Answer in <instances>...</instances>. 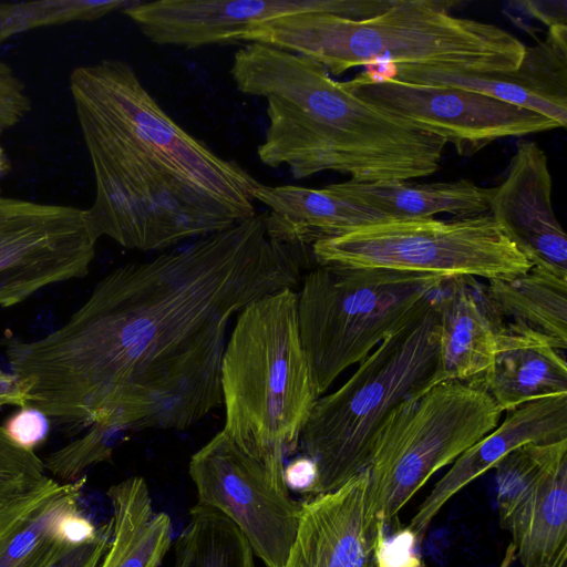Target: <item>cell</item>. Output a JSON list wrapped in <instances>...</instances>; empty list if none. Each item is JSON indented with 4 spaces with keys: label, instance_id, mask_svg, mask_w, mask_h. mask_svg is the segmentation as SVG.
<instances>
[{
    "label": "cell",
    "instance_id": "1",
    "mask_svg": "<svg viewBox=\"0 0 567 567\" xmlns=\"http://www.w3.org/2000/svg\"><path fill=\"white\" fill-rule=\"evenodd\" d=\"M306 248L284 241L269 213L153 259L120 266L58 329L4 352L27 404L68 435L93 424L186 430L223 405L229 320L295 289Z\"/></svg>",
    "mask_w": 567,
    "mask_h": 567
},
{
    "label": "cell",
    "instance_id": "2",
    "mask_svg": "<svg viewBox=\"0 0 567 567\" xmlns=\"http://www.w3.org/2000/svg\"><path fill=\"white\" fill-rule=\"evenodd\" d=\"M69 84L94 176L87 212L100 237L163 250L257 214L261 184L179 126L131 64H82Z\"/></svg>",
    "mask_w": 567,
    "mask_h": 567
},
{
    "label": "cell",
    "instance_id": "3",
    "mask_svg": "<svg viewBox=\"0 0 567 567\" xmlns=\"http://www.w3.org/2000/svg\"><path fill=\"white\" fill-rule=\"evenodd\" d=\"M230 75L239 92L266 100L259 161L296 179L336 172L354 182L408 181L440 167L444 138L360 100L309 58L249 42Z\"/></svg>",
    "mask_w": 567,
    "mask_h": 567
},
{
    "label": "cell",
    "instance_id": "4",
    "mask_svg": "<svg viewBox=\"0 0 567 567\" xmlns=\"http://www.w3.org/2000/svg\"><path fill=\"white\" fill-rule=\"evenodd\" d=\"M445 0H398L364 19L327 13L284 17L245 34L257 42L320 63L331 75L355 66L416 64L471 72L519 66L526 45L504 29L450 13Z\"/></svg>",
    "mask_w": 567,
    "mask_h": 567
},
{
    "label": "cell",
    "instance_id": "5",
    "mask_svg": "<svg viewBox=\"0 0 567 567\" xmlns=\"http://www.w3.org/2000/svg\"><path fill=\"white\" fill-rule=\"evenodd\" d=\"M220 386L223 431L250 455L284 464L318 400L295 289L266 295L238 312L221 359Z\"/></svg>",
    "mask_w": 567,
    "mask_h": 567
},
{
    "label": "cell",
    "instance_id": "6",
    "mask_svg": "<svg viewBox=\"0 0 567 567\" xmlns=\"http://www.w3.org/2000/svg\"><path fill=\"white\" fill-rule=\"evenodd\" d=\"M436 293L362 360L339 389L316 401L300 437L303 455L317 467L310 495L334 491L363 472L392 412L439 383Z\"/></svg>",
    "mask_w": 567,
    "mask_h": 567
},
{
    "label": "cell",
    "instance_id": "7",
    "mask_svg": "<svg viewBox=\"0 0 567 567\" xmlns=\"http://www.w3.org/2000/svg\"><path fill=\"white\" fill-rule=\"evenodd\" d=\"M446 278L381 268L317 266L297 293L301 344L319 398L364 360Z\"/></svg>",
    "mask_w": 567,
    "mask_h": 567
},
{
    "label": "cell",
    "instance_id": "8",
    "mask_svg": "<svg viewBox=\"0 0 567 567\" xmlns=\"http://www.w3.org/2000/svg\"><path fill=\"white\" fill-rule=\"evenodd\" d=\"M502 413L482 380L440 382L405 400L372 446L371 509L386 526L434 473L493 431Z\"/></svg>",
    "mask_w": 567,
    "mask_h": 567
},
{
    "label": "cell",
    "instance_id": "9",
    "mask_svg": "<svg viewBox=\"0 0 567 567\" xmlns=\"http://www.w3.org/2000/svg\"><path fill=\"white\" fill-rule=\"evenodd\" d=\"M318 266L381 268L444 278L507 279L530 262L487 213L441 220L389 219L311 246Z\"/></svg>",
    "mask_w": 567,
    "mask_h": 567
},
{
    "label": "cell",
    "instance_id": "10",
    "mask_svg": "<svg viewBox=\"0 0 567 567\" xmlns=\"http://www.w3.org/2000/svg\"><path fill=\"white\" fill-rule=\"evenodd\" d=\"M284 464L245 452L223 430L189 460L197 504L229 519L266 567H282L297 534L302 503L290 495Z\"/></svg>",
    "mask_w": 567,
    "mask_h": 567
},
{
    "label": "cell",
    "instance_id": "11",
    "mask_svg": "<svg viewBox=\"0 0 567 567\" xmlns=\"http://www.w3.org/2000/svg\"><path fill=\"white\" fill-rule=\"evenodd\" d=\"M343 84L360 100L444 138L462 156L499 138L560 127L534 111L456 86L404 82L370 70Z\"/></svg>",
    "mask_w": 567,
    "mask_h": 567
},
{
    "label": "cell",
    "instance_id": "12",
    "mask_svg": "<svg viewBox=\"0 0 567 567\" xmlns=\"http://www.w3.org/2000/svg\"><path fill=\"white\" fill-rule=\"evenodd\" d=\"M99 238L87 208L0 195V308L86 276Z\"/></svg>",
    "mask_w": 567,
    "mask_h": 567
},
{
    "label": "cell",
    "instance_id": "13",
    "mask_svg": "<svg viewBox=\"0 0 567 567\" xmlns=\"http://www.w3.org/2000/svg\"><path fill=\"white\" fill-rule=\"evenodd\" d=\"M394 0H135L123 10L151 42L198 49L243 42L265 23L302 13L349 19L379 14Z\"/></svg>",
    "mask_w": 567,
    "mask_h": 567
},
{
    "label": "cell",
    "instance_id": "14",
    "mask_svg": "<svg viewBox=\"0 0 567 567\" xmlns=\"http://www.w3.org/2000/svg\"><path fill=\"white\" fill-rule=\"evenodd\" d=\"M400 81L456 86L507 102L567 124V28L549 29L527 47L517 69L471 72L416 64H381L367 69Z\"/></svg>",
    "mask_w": 567,
    "mask_h": 567
},
{
    "label": "cell",
    "instance_id": "15",
    "mask_svg": "<svg viewBox=\"0 0 567 567\" xmlns=\"http://www.w3.org/2000/svg\"><path fill=\"white\" fill-rule=\"evenodd\" d=\"M385 525L369 504V474L302 503L282 567H377Z\"/></svg>",
    "mask_w": 567,
    "mask_h": 567
},
{
    "label": "cell",
    "instance_id": "16",
    "mask_svg": "<svg viewBox=\"0 0 567 567\" xmlns=\"http://www.w3.org/2000/svg\"><path fill=\"white\" fill-rule=\"evenodd\" d=\"M551 189L546 153L535 142H520L505 178L491 188L489 214L532 267L567 277V236Z\"/></svg>",
    "mask_w": 567,
    "mask_h": 567
},
{
    "label": "cell",
    "instance_id": "17",
    "mask_svg": "<svg viewBox=\"0 0 567 567\" xmlns=\"http://www.w3.org/2000/svg\"><path fill=\"white\" fill-rule=\"evenodd\" d=\"M567 440V394L546 396L506 411L505 420L462 453L421 502L406 530L416 543L439 512L461 489L508 453L527 443Z\"/></svg>",
    "mask_w": 567,
    "mask_h": 567
},
{
    "label": "cell",
    "instance_id": "18",
    "mask_svg": "<svg viewBox=\"0 0 567 567\" xmlns=\"http://www.w3.org/2000/svg\"><path fill=\"white\" fill-rule=\"evenodd\" d=\"M471 277L446 278L436 293L439 309V383L475 381L492 365L503 324Z\"/></svg>",
    "mask_w": 567,
    "mask_h": 567
},
{
    "label": "cell",
    "instance_id": "19",
    "mask_svg": "<svg viewBox=\"0 0 567 567\" xmlns=\"http://www.w3.org/2000/svg\"><path fill=\"white\" fill-rule=\"evenodd\" d=\"M85 475L62 483L47 477L0 508V567H35L66 540L69 520L81 513Z\"/></svg>",
    "mask_w": 567,
    "mask_h": 567
},
{
    "label": "cell",
    "instance_id": "20",
    "mask_svg": "<svg viewBox=\"0 0 567 567\" xmlns=\"http://www.w3.org/2000/svg\"><path fill=\"white\" fill-rule=\"evenodd\" d=\"M256 202L268 208L277 235L286 243L310 247L360 227L389 220L383 215L350 202L324 186L260 185Z\"/></svg>",
    "mask_w": 567,
    "mask_h": 567
},
{
    "label": "cell",
    "instance_id": "21",
    "mask_svg": "<svg viewBox=\"0 0 567 567\" xmlns=\"http://www.w3.org/2000/svg\"><path fill=\"white\" fill-rule=\"evenodd\" d=\"M482 383L503 412L533 400L567 394L566 357L539 337L504 327Z\"/></svg>",
    "mask_w": 567,
    "mask_h": 567
},
{
    "label": "cell",
    "instance_id": "22",
    "mask_svg": "<svg viewBox=\"0 0 567 567\" xmlns=\"http://www.w3.org/2000/svg\"><path fill=\"white\" fill-rule=\"evenodd\" d=\"M328 186L341 197L373 209L388 219H425L442 213L463 218L489 213L491 188L466 178L429 184L349 179Z\"/></svg>",
    "mask_w": 567,
    "mask_h": 567
},
{
    "label": "cell",
    "instance_id": "23",
    "mask_svg": "<svg viewBox=\"0 0 567 567\" xmlns=\"http://www.w3.org/2000/svg\"><path fill=\"white\" fill-rule=\"evenodd\" d=\"M484 291L503 327L567 349V277L532 267L512 278L489 280Z\"/></svg>",
    "mask_w": 567,
    "mask_h": 567
},
{
    "label": "cell",
    "instance_id": "24",
    "mask_svg": "<svg viewBox=\"0 0 567 567\" xmlns=\"http://www.w3.org/2000/svg\"><path fill=\"white\" fill-rule=\"evenodd\" d=\"M506 530L523 567H567V456L527 494Z\"/></svg>",
    "mask_w": 567,
    "mask_h": 567
},
{
    "label": "cell",
    "instance_id": "25",
    "mask_svg": "<svg viewBox=\"0 0 567 567\" xmlns=\"http://www.w3.org/2000/svg\"><path fill=\"white\" fill-rule=\"evenodd\" d=\"M112 538L100 567H159L172 544V522L156 513L141 476L112 485Z\"/></svg>",
    "mask_w": 567,
    "mask_h": 567
},
{
    "label": "cell",
    "instance_id": "26",
    "mask_svg": "<svg viewBox=\"0 0 567 567\" xmlns=\"http://www.w3.org/2000/svg\"><path fill=\"white\" fill-rule=\"evenodd\" d=\"M254 553L237 527L217 511L196 504L174 544L173 567H255Z\"/></svg>",
    "mask_w": 567,
    "mask_h": 567
},
{
    "label": "cell",
    "instance_id": "27",
    "mask_svg": "<svg viewBox=\"0 0 567 567\" xmlns=\"http://www.w3.org/2000/svg\"><path fill=\"white\" fill-rule=\"evenodd\" d=\"M566 456L567 440L527 443L508 453L495 465L498 518L504 529L527 494Z\"/></svg>",
    "mask_w": 567,
    "mask_h": 567
},
{
    "label": "cell",
    "instance_id": "28",
    "mask_svg": "<svg viewBox=\"0 0 567 567\" xmlns=\"http://www.w3.org/2000/svg\"><path fill=\"white\" fill-rule=\"evenodd\" d=\"M135 0H42L0 2V45L19 33L75 21L99 20Z\"/></svg>",
    "mask_w": 567,
    "mask_h": 567
},
{
    "label": "cell",
    "instance_id": "29",
    "mask_svg": "<svg viewBox=\"0 0 567 567\" xmlns=\"http://www.w3.org/2000/svg\"><path fill=\"white\" fill-rule=\"evenodd\" d=\"M124 431L93 424L84 434L51 452L44 460V468L62 483L74 482L89 467L111 458Z\"/></svg>",
    "mask_w": 567,
    "mask_h": 567
},
{
    "label": "cell",
    "instance_id": "30",
    "mask_svg": "<svg viewBox=\"0 0 567 567\" xmlns=\"http://www.w3.org/2000/svg\"><path fill=\"white\" fill-rule=\"evenodd\" d=\"M34 451L14 443L0 425V508L24 495L48 476Z\"/></svg>",
    "mask_w": 567,
    "mask_h": 567
},
{
    "label": "cell",
    "instance_id": "31",
    "mask_svg": "<svg viewBox=\"0 0 567 567\" xmlns=\"http://www.w3.org/2000/svg\"><path fill=\"white\" fill-rule=\"evenodd\" d=\"M112 538L111 520L97 527L95 536L83 543H58L35 567H100Z\"/></svg>",
    "mask_w": 567,
    "mask_h": 567
},
{
    "label": "cell",
    "instance_id": "32",
    "mask_svg": "<svg viewBox=\"0 0 567 567\" xmlns=\"http://www.w3.org/2000/svg\"><path fill=\"white\" fill-rule=\"evenodd\" d=\"M31 109L25 84L10 65L0 61V135L19 124Z\"/></svg>",
    "mask_w": 567,
    "mask_h": 567
},
{
    "label": "cell",
    "instance_id": "33",
    "mask_svg": "<svg viewBox=\"0 0 567 567\" xmlns=\"http://www.w3.org/2000/svg\"><path fill=\"white\" fill-rule=\"evenodd\" d=\"M9 437L18 445L34 451L48 436L50 419L39 409L24 405L2 425Z\"/></svg>",
    "mask_w": 567,
    "mask_h": 567
},
{
    "label": "cell",
    "instance_id": "34",
    "mask_svg": "<svg viewBox=\"0 0 567 567\" xmlns=\"http://www.w3.org/2000/svg\"><path fill=\"white\" fill-rule=\"evenodd\" d=\"M284 477L289 489L310 495L317 480L316 464L306 455L299 456L285 466Z\"/></svg>",
    "mask_w": 567,
    "mask_h": 567
},
{
    "label": "cell",
    "instance_id": "35",
    "mask_svg": "<svg viewBox=\"0 0 567 567\" xmlns=\"http://www.w3.org/2000/svg\"><path fill=\"white\" fill-rule=\"evenodd\" d=\"M519 4L532 17L540 20L549 29L567 28V2L561 1H522Z\"/></svg>",
    "mask_w": 567,
    "mask_h": 567
},
{
    "label": "cell",
    "instance_id": "36",
    "mask_svg": "<svg viewBox=\"0 0 567 567\" xmlns=\"http://www.w3.org/2000/svg\"><path fill=\"white\" fill-rule=\"evenodd\" d=\"M16 395L13 378L6 371L0 370V406L10 404Z\"/></svg>",
    "mask_w": 567,
    "mask_h": 567
},
{
    "label": "cell",
    "instance_id": "37",
    "mask_svg": "<svg viewBox=\"0 0 567 567\" xmlns=\"http://www.w3.org/2000/svg\"><path fill=\"white\" fill-rule=\"evenodd\" d=\"M378 559L385 567H425L421 558L412 550L405 553L404 555L391 561H383L382 559L379 558V556Z\"/></svg>",
    "mask_w": 567,
    "mask_h": 567
},
{
    "label": "cell",
    "instance_id": "38",
    "mask_svg": "<svg viewBox=\"0 0 567 567\" xmlns=\"http://www.w3.org/2000/svg\"><path fill=\"white\" fill-rule=\"evenodd\" d=\"M1 136V135H0ZM10 171V161L2 145L0 144V179Z\"/></svg>",
    "mask_w": 567,
    "mask_h": 567
},
{
    "label": "cell",
    "instance_id": "39",
    "mask_svg": "<svg viewBox=\"0 0 567 567\" xmlns=\"http://www.w3.org/2000/svg\"><path fill=\"white\" fill-rule=\"evenodd\" d=\"M377 567H385V566L378 559Z\"/></svg>",
    "mask_w": 567,
    "mask_h": 567
}]
</instances>
